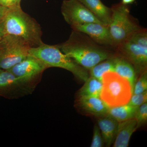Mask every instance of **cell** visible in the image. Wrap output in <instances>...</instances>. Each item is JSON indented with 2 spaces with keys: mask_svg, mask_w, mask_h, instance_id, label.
<instances>
[{
  "mask_svg": "<svg viewBox=\"0 0 147 147\" xmlns=\"http://www.w3.org/2000/svg\"><path fill=\"white\" fill-rule=\"evenodd\" d=\"M92 40L83 33L74 30L66 42L58 46L79 65L90 69L100 62L110 59V53Z\"/></svg>",
  "mask_w": 147,
  "mask_h": 147,
  "instance_id": "cell-1",
  "label": "cell"
},
{
  "mask_svg": "<svg viewBox=\"0 0 147 147\" xmlns=\"http://www.w3.org/2000/svg\"><path fill=\"white\" fill-rule=\"evenodd\" d=\"M5 34L19 37L32 47L42 45V31L39 24L22 10L20 5L9 8L3 20Z\"/></svg>",
  "mask_w": 147,
  "mask_h": 147,
  "instance_id": "cell-2",
  "label": "cell"
},
{
  "mask_svg": "<svg viewBox=\"0 0 147 147\" xmlns=\"http://www.w3.org/2000/svg\"><path fill=\"white\" fill-rule=\"evenodd\" d=\"M29 55L41 61L47 67H59L66 69L73 74L77 79L85 82L88 78L87 71L73 59L64 54L58 45L44 44L31 47Z\"/></svg>",
  "mask_w": 147,
  "mask_h": 147,
  "instance_id": "cell-3",
  "label": "cell"
},
{
  "mask_svg": "<svg viewBox=\"0 0 147 147\" xmlns=\"http://www.w3.org/2000/svg\"><path fill=\"white\" fill-rule=\"evenodd\" d=\"M100 98L110 107L125 105L132 95V89L127 80L115 71H109L102 77Z\"/></svg>",
  "mask_w": 147,
  "mask_h": 147,
  "instance_id": "cell-4",
  "label": "cell"
},
{
  "mask_svg": "<svg viewBox=\"0 0 147 147\" xmlns=\"http://www.w3.org/2000/svg\"><path fill=\"white\" fill-rule=\"evenodd\" d=\"M111 19L108 26L110 34L115 45L124 42L134 32L141 29L129 14L127 5L121 3L111 7Z\"/></svg>",
  "mask_w": 147,
  "mask_h": 147,
  "instance_id": "cell-5",
  "label": "cell"
},
{
  "mask_svg": "<svg viewBox=\"0 0 147 147\" xmlns=\"http://www.w3.org/2000/svg\"><path fill=\"white\" fill-rule=\"evenodd\" d=\"M19 37L5 34L0 40V68L8 70L25 59L31 47Z\"/></svg>",
  "mask_w": 147,
  "mask_h": 147,
  "instance_id": "cell-6",
  "label": "cell"
},
{
  "mask_svg": "<svg viewBox=\"0 0 147 147\" xmlns=\"http://www.w3.org/2000/svg\"><path fill=\"white\" fill-rule=\"evenodd\" d=\"M46 66L37 58L28 55L25 59L8 69L33 93L41 81Z\"/></svg>",
  "mask_w": 147,
  "mask_h": 147,
  "instance_id": "cell-7",
  "label": "cell"
},
{
  "mask_svg": "<svg viewBox=\"0 0 147 147\" xmlns=\"http://www.w3.org/2000/svg\"><path fill=\"white\" fill-rule=\"evenodd\" d=\"M61 13L65 21L72 28L88 23L103 24L79 0H64Z\"/></svg>",
  "mask_w": 147,
  "mask_h": 147,
  "instance_id": "cell-8",
  "label": "cell"
},
{
  "mask_svg": "<svg viewBox=\"0 0 147 147\" xmlns=\"http://www.w3.org/2000/svg\"><path fill=\"white\" fill-rule=\"evenodd\" d=\"M32 93L14 74L7 70L0 72V96L16 99Z\"/></svg>",
  "mask_w": 147,
  "mask_h": 147,
  "instance_id": "cell-9",
  "label": "cell"
},
{
  "mask_svg": "<svg viewBox=\"0 0 147 147\" xmlns=\"http://www.w3.org/2000/svg\"><path fill=\"white\" fill-rule=\"evenodd\" d=\"M119 50L138 73L146 71L147 65V47L127 40L118 45Z\"/></svg>",
  "mask_w": 147,
  "mask_h": 147,
  "instance_id": "cell-10",
  "label": "cell"
},
{
  "mask_svg": "<svg viewBox=\"0 0 147 147\" xmlns=\"http://www.w3.org/2000/svg\"><path fill=\"white\" fill-rule=\"evenodd\" d=\"M72 28L74 30L88 36L92 40L98 44L115 46L108 26L99 23H90Z\"/></svg>",
  "mask_w": 147,
  "mask_h": 147,
  "instance_id": "cell-11",
  "label": "cell"
},
{
  "mask_svg": "<svg viewBox=\"0 0 147 147\" xmlns=\"http://www.w3.org/2000/svg\"><path fill=\"white\" fill-rule=\"evenodd\" d=\"M75 105L84 113L98 117L108 114L110 108L100 97L77 98Z\"/></svg>",
  "mask_w": 147,
  "mask_h": 147,
  "instance_id": "cell-12",
  "label": "cell"
},
{
  "mask_svg": "<svg viewBox=\"0 0 147 147\" xmlns=\"http://www.w3.org/2000/svg\"><path fill=\"white\" fill-rule=\"evenodd\" d=\"M98 124L101 132L104 144L106 146L110 147L115 139L119 122L108 114L99 116Z\"/></svg>",
  "mask_w": 147,
  "mask_h": 147,
  "instance_id": "cell-13",
  "label": "cell"
},
{
  "mask_svg": "<svg viewBox=\"0 0 147 147\" xmlns=\"http://www.w3.org/2000/svg\"><path fill=\"white\" fill-rule=\"evenodd\" d=\"M137 129V122L134 118L119 122L113 147H128L131 135Z\"/></svg>",
  "mask_w": 147,
  "mask_h": 147,
  "instance_id": "cell-14",
  "label": "cell"
},
{
  "mask_svg": "<svg viewBox=\"0 0 147 147\" xmlns=\"http://www.w3.org/2000/svg\"><path fill=\"white\" fill-rule=\"evenodd\" d=\"M103 25L109 26L112 11L102 3L100 0H79Z\"/></svg>",
  "mask_w": 147,
  "mask_h": 147,
  "instance_id": "cell-15",
  "label": "cell"
},
{
  "mask_svg": "<svg viewBox=\"0 0 147 147\" xmlns=\"http://www.w3.org/2000/svg\"><path fill=\"white\" fill-rule=\"evenodd\" d=\"M114 71L126 79L129 82L132 90L136 81V71L133 65L125 59L119 57L114 58Z\"/></svg>",
  "mask_w": 147,
  "mask_h": 147,
  "instance_id": "cell-16",
  "label": "cell"
},
{
  "mask_svg": "<svg viewBox=\"0 0 147 147\" xmlns=\"http://www.w3.org/2000/svg\"><path fill=\"white\" fill-rule=\"evenodd\" d=\"M102 86L101 81L90 76L85 81L84 86L79 90L77 93V98H100Z\"/></svg>",
  "mask_w": 147,
  "mask_h": 147,
  "instance_id": "cell-17",
  "label": "cell"
},
{
  "mask_svg": "<svg viewBox=\"0 0 147 147\" xmlns=\"http://www.w3.org/2000/svg\"><path fill=\"white\" fill-rule=\"evenodd\" d=\"M138 108L127 103L125 105L110 107L108 114L120 122L134 118Z\"/></svg>",
  "mask_w": 147,
  "mask_h": 147,
  "instance_id": "cell-18",
  "label": "cell"
},
{
  "mask_svg": "<svg viewBox=\"0 0 147 147\" xmlns=\"http://www.w3.org/2000/svg\"><path fill=\"white\" fill-rule=\"evenodd\" d=\"M115 62L114 58L109 59L100 62L90 69V76L102 82L104 74L109 71H114Z\"/></svg>",
  "mask_w": 147,
  "mask_h": 147,
  "instance_id": "cell-19",
  "label": "cell"
},
{
  "mask_svg": "<svg viewBox=\"0 0 147 147\" xmlns=\"http://www.w3.org/2000/svg\"><path fill=\"white\" fill-rule=\"evenodd\" d=\"M127 40L136 43L142 47H147L146 30V29H140L133 33Z\"/></svg>",
  "mask_w": 147,
  "mask_h": 147,
  "instance_id": "cell-20",
  "label": "cell"
},
{
  "mask_svg": "<svg viewBox=\"0 0 147 147\" xmlns=\"http://www.w3.org/2000/svg\"><path fill=\"white\" fill-rule=\"evenodd\" d=\"M147 90V73L146 70L142 72L139 79L134 84L132 94H139Z\"/></svg>",
  "mask_w": 147,
  "mask_h": 147,
  "instance_id": "cell-21",
  "label": "cell"
},
{
  "mask_svg": "<svg viewBox=\"0 0 147 147\" xmlns=\"http://www.w3.org/2000/svg\"><path fill=\"white\" fill-rule=\"evenodd\" d=\"M138 128L146 122L147 120V103H144L138 107L134 115Z\"/></svg>",
  "mask_w": 147,
  "mask_h": 147,
  "instance_id": "cell-22",
  "label": "cell"
},
{
  "mask_svg": "<svg viewBox=\"0 0 147 147\" xmlns=\"http://www.w3.org/2000/svg\"><path fill=\"white\" fill-rule=\"evenodd\" d=\"M147 102V90L139 94H132L127 104L139 107Z\"/></svg>",
  "mask_w": 147,
  "mask_h": 147,
  "instance_id": "cell-23",
  "label": "cell"
},
{
  "mask_svg": "<svg viewBox=\"0 0 147 147\" xmlns=\"http://www.w3.org/2000/svg\"><path fill=\"white\" fill-rule=\"evenodd\" d=\"M104 143L98 125H95L91 147H102Z\"/></svg>",
  "mask_w": 147,
  "mask_h": 147,
  "instance_id": "cell-24",
  "label": "cell"
},
{
  "mask_svg": "<svg viewBox=\"0 0 147 147\" xmlns=\"http://www.w3.org/2000/svg\"><path fill=\"white\" fill-rule=\"evenodd\" d=\"M9 7H6L0 5V22L3 20L8 11Z\"/></svg>",
  "mask_w": 147,
  "mask_h": 147,
  "instance_id": "cell-25",
  "label": "cell"
},
{
  "mask_svg": "<svg viewBox=\"0 0 147 147\" xmlns=\"http://www.w3.org/2000/svg\"><path fill=\"white\" fill-rule=\"evenodd\" d=\"M0 5L6 7H9L13 6L11 0H0Z\"/></svg>",
  "mask_w": 147,
  "mask_h": 147,
  "instance_id": "cell-26",
  "label": "cell"
},
{
  "mask_svg": "<svg viewBox=\"0 0 147 147\" xmlns=\"http://www.w3.org/2000/svg\"><path fill=\"white\" fill-rule=\"evenodd\" d=\"M5 34V32L3 22V20L0 22V40L2 38Z\"/></svg>",
  "mask_w": 147,
  "mask_h": 147,
  "instance_id": "cell-27",
  "label": "cell"
},
{
  "mask_svg": "<svg viewBox=\"0 0 147 147\" xmlns=\"http://www.w3.org/2000/svg\"><path fill=\"white\" fill-rule=\"evenodd\" d=\"M135 1V0H122V3L125 5L130 4L132 3Z\"/></svg>",
  "mask_w": 147,
  "mask_h": 147,
  "instance_id": "cell-28",
  "label": "cell"
},
{
  "mask_svg": "<svg viewBox=\"0 0 147 147\" xmlns=\"http://www.w3.org/2000/svg\"><path fill=\"white\" fill-rule=\"evenodd\" d=\"M11 3L12 5L15 6L16 5H20V2L19 0H11Z\"/></svg>",
  "mask_w": 147,
  "mask_h": 147,
  "instance_id": "cell-29",
  "label": "cell"
},
{
  "mask_svg": "<svg viewBox=\"0 0 147 147\" xmlns=\"http://www.w3.org/2000/svg\"><path fill=\"white\" fill-rule=\"evenodd\" d=\"M3 69H1L0 68V72H1V71H2V70Z\"/></svg>",
  "mask_w": 147,
  "mask_h": 147,
  "instance_id": "cell-30",
  "label": "cell"
},
{
  "mask_svg": "<svg viewBox=\"0 0 147 147\" xmlns=\"http://www.w3.org/2000/svg\"><path fill=\"white\" fill-rule=\"evenodd\" d=\"M21 0H19V1L20 2H21Z\"/></svg>",
  "mask_w": 147,
  "mask_h": 147,
  "instance_id": "cell-31",
  "label": "cell"
}]
</instances>
